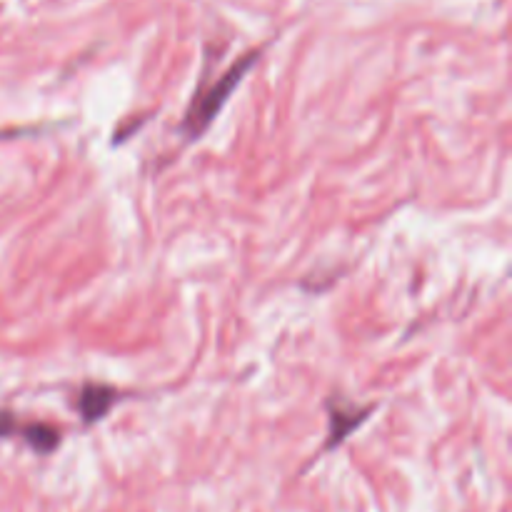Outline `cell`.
Wrapping results in <instances>:
<instances>
[{"instance_id": "6da1fadb", "label": "cell", "mask_w": 512, "mask_h": 512, "mask_svg": "<svg viewBox=\"0 0 512 512\" xmlns=\"http://www.w3.org/2000/svg\"><path fill=\"white\" fill-rule=\"evenodd\" d=\"M258 55H260V50L243 55V58H240L233 68L225 70V73L220 75L215 83H210L208 88H200L198 93L193 95V100H190L188 110H185V115H183V125H180L185 133V138L198 140L200 135L210 128V123L218 118V113L223 110V105L228 103V98L233 95V90L238 88V83L243 80V75L248 73L250 65L258 60Z\"/></svg>"}, {"instance_id": "7a4b0ae2", "label": "cell", "mask_w": 512, "mask_h": 512, "mask_svg": "<svg viewBox=\"0 0 512 512\" xmlns=\"http://www.w3.org/2000/svg\"><path fill=\"white\" fill-rule=\"evenodd\" d=\"M373 408H355V405H345L340 400H328V418H330V433L325 448H338L353 430L368 420Z\"/></svg>"}, {"instance_id": "3957f363", "label": "cell", "mask_w": 512, "mask_h": 512, "mask_svg": "<svg viewBox=\"0 0 512 512\" xmlns=\"http://www.w3.org/2000/svg\"><path fill=\"white\" fill-rule=\"evenodd\" d=\"M115 400H118V393H115L110 385L88 383L83 385V390L78 393L75 405H78V413L83 415L85 423H98V420H103L105 415L110 413Z\"/></svg>"}, {"instance_id": "277c9868", "label": "cell", "mask_w": 512, "mask_h": 512, "mask_svg": "<svg viewBox=\"0 0 512 512\" xmlns=\"http://www.w3.org/2000/svg\"><path fill=\"white\" fill-rule=\"evenodd\" d=\"M20 435H23L25 443H28L30 448H33L35 453H40V455L53 453V450L58 448V443H60L58 430L50 428V425H45V423L23 425V430H20Z\"/></svg>"}, {"instance_id": "5b68a950", "label": "cell", "mask_w": 512, "mask_h": 512, "mask_svg": "<svg viewBox=\"0 0 512 512\" xmlns=\"http://www.w3.org/2000/svg\"><path fill=\"white\" fill-rule=\"evenodd\" d=\"M20 430H23V425H18L15 415L8 413V410H0V438H8V435L20 433Z\"/></svg>"}]
</instances>
